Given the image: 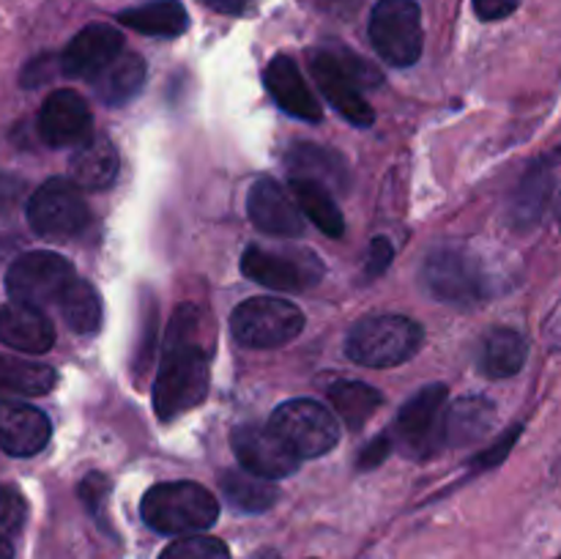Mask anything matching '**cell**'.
<instances>
[{
	"label": "cell",
	"mask_w": 561,
	"mask_h": 559,
	"mask_svg": "<svg viewBox=\"0 0 561 559\" xmlns=\"http://www.w3.org/2000/svg\"><path fill=\"white\" fill-rule=\"evenodd\" d=\"M197 305H181L170 321L164 354L153 381V409L170 422L206 400L211 381V327Z\"/></svg>",
	"instance_id": "obj_1"
},
{
	"label": "cell",
	"mask_w": 561,
	"mask_h": 559,
	"mask_svg": "<svg viewBox=\"0 0 561 559\" xmlns=\"http://www.w3.org/2000/svg\"><path fill=\"white\" fill-rule=\"evenodd\" d=\"M140 513L159 535H197L219 518V502L201 482H157L142 497Z\"/></svg>",
	"instance_id": "obj_2"
},
{
	"label": "cell",
	"mask_w": 561,
	"mask_h": 559,
	"mask_svg": "<svg viewBox=\"0 0 561 559\" xmlns=\"http://www.w3.org/2000/svg\"><path fill=\"white\" fill-rule=\"evenodd\" d=\"M422 327L405 316L362 318L345 338V354L365 367H394L420 351Z\"/></svg>",
	"instance_id": "obj_3"
},
{
	"label": "cell",
	"mask_w": 561,
	"mask_h": 559,
	"mask_svg": "<svg viewBox=\"0 0 561 559\" xmlns=\"http://www.w3.org/2000/svg\"><path fill=\"white\" fill-rule=\"evenodd\" d=\"M447 387L427 384L403 403L394 420L392 438L403 455L427 460L447 447Z\"/></svg>",
	"instance_id": "obj_4"
},
{
	"label": "cell",
	"mask_w": 561,
	"mask_h": 559,
	"mask_svg": "<svg viewBox=\"0 0 561 559\" xmlns=\"http://www.w3.org/2000/svg\"><path fill=\"white\" fill-rule=\"evenodd\" d=\"M422 285L433 299L455 307H474L491 294L482 263L463 247H438L422 266Z\"/></svg>",
	"instance_id": "obj_5"
},
{
	"label": "cell",
	"mask_w": 561,
	"mask_h": 559,
	"mask_svg": "<svg viewBox=\"0 0 561 559\" xmlns=\"http://www.w3.org/2000/svg\"><path fill=\"white\" fill-rule=\"evenodd\" d=\"M241 272L257 285L274 290H307L316 288L327 269L323 261L307 247H247L241 258Z\"/></svg>",
	"instance_id": "obj_6"
},
{
	"label": "cell",
	"mask_w": 561,
	"mask_h": 559,
	"mask_svg": "<svg viewBox=\"0 0 561 559\" xmlns=\"http://www.w3.org/2000/svg\"><path fill=\"white\" fill-rule=\"evenodd\" d=\"M305 329V312L277 296L241 301L230 316V332L247 349H277L296 340Z\"/></svg>",
	"instance_id": "obj_7"
},
{
	"label": "cell",
	"mask_w": 561,
	"mask_h": 559,
	"mask_svg": "<svg viewBox=\"0 0 561 559\" xmlns=\"http://www.w3.org/2000/svg\"><path fill=\"white\" fill-rule=\"evenodd\" d=\"M370 42L387 64L405 69L422 55V11L416 0H378L370 14Z\"/></svg>",
	"instance_id": "obj_8"
},
{
	"label": "cell",
	"mask_w": 561,
	"mask_h": 559,
	"mask_svg": "<svg viewBox=\"0 0 561 559\" xmlns=\"http://www.w3.org/2000/svg\"><path fill=\"white\" fill-rule=\"evenodd\" d=\"M77 280L75 266L58 252L36 250L16 258L5 272V290L14 301L31 307L58 305L64 290Z\"/></svg>",
	"instance_id": "obj_9"
},
{
	"label": "cell",
	"mask_w": 561,
	"mask_h": 559,
	"mask_svg": "<svg viewBox=\"0 0 561 559\" xmlns=\"http://www.w3.org/2000/svg\"><path fill=\"white\" fill-rule=\"evenodd\" d=\"M268 427L299 458H321L340 438V427L332 411L307 398H296L277 406L272 420H268Z\"/></svg>",
	"instance_id": "obj_10"
},
{
	"label": "cell",
	"mask_w": 561,
	"mask_h": 559,
	"mask_svg": "<svg viewBox=\"0 0 561 559\" xmlns=\"http://www.w3.org/2000/svg\"><path fill=\"white\" fill-rule=\"evenodd\" d=\"M91 219L80 186L69 179H49L27 201V223L42 239H71Z\"/></svg>",
	"instance_id": "obj_11"
},
{
	"label": "cell",
	"mask_w": 561,
	"mask_h": 559,
	"mask_svg": "<svg viewBox=\"0 0 561 559\" xmlns=\"http://www.w3.org/2000/svg\"><path fill=\"white\" fill-rule=\"evenodd\" d=\"M230 447H233L241 469L266 477V480H279L299 469V455L268 425H257V422L236 425L230 433Z\"/></svg>",
	"instance_id": "obj_12"
},
{
	"label": "cell",
	"mask_w": 561,
	"mask_h": 559,
	"mask_svg": "<svg viewBox=\"0 0 561 559\" xmlns=\"http://www.w3.org/2000/svg\"><path fill=\"white\" fill-rule=\"evenodd\" d=\"M38 135L53 148H80L93 137V115L85 99L71 88L47 96L38 110Z\"/></svg>",
	"instance_id": "obj_13"
},
{
	"label": "cell",
	"mask_w": 561,
	"mask_h": 559,
	"mask_svg": "<svg viewBox=\"0 0 561 559\" xmlns=\"http://www.w3.org/2000/svg\"><path fill=\"white\" fill-rule=\"evenodd\" d=\"M307 69H310L312 80L318 82L323 96L329 99V104H332L345 121H351L354 126H373L376 113H373V107L367 104V99L362 96V88L351 80L348 71H345L343 66H340V60L334 58L332 49H310V53H307Z\"/></svg>",
	"instance_id": "obj_14"
},
{
	"label": "cell",
	"mask_w": 561,
	"mask_h": 559,
	"mask_svg": "<svg viewBox=\"0 0 561 559\" xmlns=\"http://www.w3.org/2000/svg\"><path fill=\"white\" fill-rule=\"evenodd\" d=\"M247 214H250L252 225L268 236H299L305 230V217H301L294 192L268 175L252 184L250 197H247Z\"/></svg>",
	"instance_id": "obj_15"
},
{
	"label": "cell",
	"mask_w": 561,
	"mask_h": 559,
	"mask_svg": "<svg viewBox=\"0 0 561 559\" xmlns=\"http://www.w3.org/2000/svg\"><path fill=\"white\" fill-rule=\"evenodd\" d=\"M124 53V36H121L115 27L102 25H88L77 33L69 42V47L60 55V71L66 77H85V80H93V77L102 75L110 64H113L118 55Z\"/></svg>",
	"instance_id": "obj_16"
},
{
	"label": "cell",
	"mask_w": 561,
	"mask_h": 559,
	"mask_svg": "<svg viewBox=\"0 0 561 559\" xmlns=\"http://www.w3.org/2000/svg\"><path fill=\"white\" fill-rule=\"evenodd\" d=\"M49 433H53V425L36 406L0 400V449L14 458H31L47 447Z\"/></svg>",
	"instance_id": "obj_17"
},
{
	"label": "cell",
	"mask_w": 561,
	"mask_h": 559,
	"mask_svg": "<svg viewBox=\"0 0 561 559\" xmlns=\"http://www.w3.org/2000/svg\"><path fill=\"white\" fill-rule=\"evenodd\" d=\"M263 82H266V91L272 93L283 113L299 121H312V124L323 118V107L318 104L316 93L310 91L294 58H288V55L272 58V64L263 71Z\"/></svg>",
	"instance_id": "obj_18"
},
{
	"label": "cell",
	"mask_w": 561,
	"mask_h": 559,
	"mask_svg": "<svg viewBox=\"0 0 561 559\" xmlns=\"http://www.w3.org/2000/svg\"><path fill=\"white\" fill-rule=\"evenodd\" d=\"M0 343L25 354H44L55 343V327L38 307L5 305L0 307Z\"/></svg>",
	"instance_id": "obj_19"
},
{
	"label": "cell",
	"mask_w": 561,
	"mask_h": 559,
	"mask_svg": "<svg viewBox=\"0 0 561 559\" xmlns=\"http://www.w3.org/2000/svg\"><path fill=\"white\" fill-rule=\"evenodd\" d=\"M553 197V168L551 162H535L520 179L513 201H510V223L518 230L535 228L546 214Z\"/></svg>",
	"instance_id": "obj_20"
},
{
	"label": "cell",
	"mask_w": 561,
	"mask_h": 559,
	"mask_svg": "<svg viewBox=\"0 0 561 559\" xmlns=\"http://www.w3.org/2000/svg\"><path fill=\"white\" fill-rule=\"evenodd\" d=\"M69 175L82 190H107L118 175V151L113 140L93 135L69 159Z\"/></svg>",
	"instance_id": "obj_21"
},
{
	"label": "cell",
	"mask_w": 561,
	"mask_h": 559,
	"mask_svg": "<svg viewBox=\"0 0 561 559\" xmlns=\"http://www.w3.org/2000/svg\"><path fill=\"white\" fill-rule=\"evenodd\" d=\"M290 179H310L329 190H345L348 186V168L343 157L332 148L312 146V142H296L285 157Z\"/></svg>",
	"instance_id": "obj_22"
},
{
	"label": "cell",
	"mask_w": 561,
	"mask_h": 559,
	"mask_svg": "<svg viewBox=\"0 0 561 559\" xmlns=\"http://www.w3.org/2000/svg\"><path fill=\"white\" fill-rule=\"evenodd\" d=\"M118 22L124 27L142 33V36L173 38L190 27V14H186L179 0H153V3L121 11Z\"/></svg>",
	"instance_id": "obj_23"
},
{
	"label": "cell",
	"mask_w": 561,
	"mask_h": 559,
	"mask_svg": "<svg viewBox=\"0 0 561 559\" xmlns=\"http://www.w3.org/2000/svg\"><path fill=\"white\" fill-rule=\"evenodd\" d=\"M93 91L107 107H121L137 96V91L146 82V60L137 53H121L107 69L99 77H93Z\"/></svg>",
	"instance_id": "obj_24"
},
{
	"label": "cell",
	"mask_w": 561,
	"mask_h": 559,
	"mask_svg": "<svg viewBox=\"0 0 561 559\" xmlns=\"http://www.w3.org/2000/svg\"><path fill=\"white\" fill-rule=\"evenodd\" d=\"M222 497L241 513H266L279 499L277 486L266 477H257L247 469H225L219 475Z\"/></svg>",
	"instance_id": "obj_25"
},
{
	"label": "cell",
	"mask_w": 561,
	"mask_h": 559,
	"mask_svg": "<svg viewBox=\"0 0 561 559\" xmlns=\"http://www.w3.org/2000/svg\"><path fill=\"white\" fill-rule=\"evenodd\" d=\"M493 409L491 400L485 398H460L458 403L449 406L447 411V447H469L477 444L493 425Z\"/></svg>",
	"instance_id": "obj_26"
},
{
	"label": "cell",
	"mask_w": 561,
	"mask_h": 559,
	"mask_svg": "<svg viewBox=\"0 0 561 559\" xmlns=\"http://www.w3.org/2000/svg\"><path fill=\"white\" fill-rule=\"evenodd\" d=\"M288 190L294 192L301 214H305L318 230H323V233L332 236V239H340V236L345 233V217L337 208V203H334L329 186L310 179H290Z\"/></svg>",
	"instance_id": "obj_27"
},
{
	"label": "cell",
	"mask_w": 561,
	"mask_h": 559,
	"mask_svg": "<svg viewBox=\"0 0 561 559\" xmlns=\"http://www.w3.org/2000/svg\"><path fill=\"white\" fill-rule=\"evenodd\" d=\"M529 356V345H526L524 334L515 329H493L482 343L480 365L488 378H510L520 373Z\"/></svg>",
	"instance_id": "obj_28"
},
{
	"label": "cell",
	"mask_w": 561,
	"mask_h": 559,
	"mask_svg": "<svg viewBox=\"0 0 561 559\" xmlns=\"http://www.w3.org/2000/svg\"><path fill=\"white\" fill-rule=\"evenodd\" d=\"M329 400H332L340 420H343L351 431H359V427L381 409L383 395L365 381H337L329 387Z\"/></svg>",
	"instance_id": "obj_29"
},
{
	"label": "cell",
	"mask_w": 561,
	"mask_h": 559,
	"mask_svg": "<svg viewBox=\"0 0 561 559\" xmlns=\"http://www.w3.org/2000/svg\"><path fill=\"white\" fill-rule=\"evenodd\" d=\"M58 381L49 365L0 354V395H47Z\"/></svg>",
	"instance_id": "obj_30"
},
{
	"label": "cell",
	"mask_w": 561,
	"mask_h": 559,
	"mask_svg": "<svg viewBox=\"0 0 561 559\" xmlns=\"http://www.w3.org/2000/svg\"><path fill=\"white\" fill-rule=\"evenodd\" d=\"M58 310L64 321L69 323L71 332L77 334H93L102 327V299H99L96 288L85 280H75L69 288L64 290L58 301Z\"/></svg>",
	"instance_id": "obj_31"
},
{
	"label": "cell",
	"mask_w": 561,
	"mask_h": 559,
	"mask_svg": "<svg viewBox=\"0 0 561 559\" xmlns=\"http://www.w3.org/2000/svg\"><path fill=\"white\" fill-rule=\"evenodd\" d=\"M159 559H230V551L217 537L186 535L181 540L170 543Z\"/></svg>",
	"instance_id": "obj_32"
},
{
	"label": "cell",
	"mask_w": 561,
	"mask_h": 559,
	"mask_svg": "<svg viewBox=\"0 0 561 559\" xmlns=\"http://www.w3.org/2000/svg\"><path fill=\"white\" fill-rule=\"evenodd\" d=\"M27 518V502L14 486L0 482V529L20 532Z\"/></svg>",
	"instance_id": "obj_33"
},
{
	"label": "cell",
	"mask_w": 561,
	"mask_h": 559,
	"mask_svg": "<svg viewBox=\"0 0 561 559\" xmlns=\"http://www.w3.org/2000/svg\"><path fill=\"white\" fill-rule=\"evenodd\" d=\"M332 53H334V58L340 60V66L348 71V77L356 82V85H359V88H378V85H381V80H383L381 71H378L376 66L367 64L365 58H359V55L351 53V49H345V47H332Z\"/></svg>",
	"instance_id": "obj_34"
},
{
	"label": "cell",
	"mask_w": 561,
	"mask_h": 559,
	"mask_svg": "<svg viewBox=\"0 0 561 559\" xmlns=\"http://www.w3.org/2000/svg\"><path fill=\"white\" fill-rule=\"evenodd\" d=\"M107 493H110V480L104 475H99V471H93V475H88L85 480L80 482L82 504H85V510L99 521V524H104L102 507H104V499H107Z\"/></svg>",
	"instance_id": "obj_35"
},
{
	"label": "cell",
	"mask_w": 561,
	"mask_h": 559,
	"mask_svg": "<svg viewBox=\"0 0 561 559\" xmlns=\"http://www.w3.org/2000/svg\"><path fill=\"white\" fill-rule=\"evenodd\" d=\"M518 436H520V425H513V427H507V431H504L502 436H499L496 442L491 444V447H488V449H482V453L477 455V460H474V469H493V466H499V464H502V460L507 458V453H510V449L515 447V442H518Z\"/></svg>",
	"instance_id": "obj_36"
},
{
	"label": "cell",
	"mask_w": 561,
	"mask_h": 559,
	"mask_svg": "<svg viewBox=\"0 0 561 559\" xmlns=\"http://www.w3.org/2000/svg\"><path fill=\"white\" fill-rule=\"evenodd\" d=\"M392 244H389L383 236H376L370 244V252H367V263H365V277H378V274L387 272L392 266Z\"/></svg>",
	"instance_id": "obj_37"
},
{
	"label": "cell",
	"mask_w": 561,
	"mask_h": 559,
	"mask_svg": "<svg viewBox=\"0 0 561 559\" xmlns=\"http://www.w3.org/2000/svg\"><path fill=\"white\" fill-rule=\"evenodd\" d=\"M392 444H394L392 431L383 433V436H378V438H373V442L362 449L356 466H359V469H373V466H378L383 458H387V455H392Z\"/></svg>",
	"instance_id": "obj_38"
},
{
	"label": "cell",
	"mask_w": 561,
	"mask_h": 559,
	"mask_svg": "<svg viewBox=\"0 0 561 559\" xmlns=\"http://www.w3.org/2000/svg\"><path fill=\"white\" fill-rule=\"evenodd\" d=\"M520 0H474V11L480 20L493 22V20H504V16L513 14L518 9Z\"/></svg>",
	"instance_id": "obj_39"
},
{
	"label": "cell",
	"mask_w": 561,
	"mask_h": 559,
	"mask_svg": "<svg viewBox=\"0 0 561 559\" xmlns=\"http://www.w3.org/2000/svg\"><path fill=\"white\" fill-rule=\"evenodd\" d=\"M22 192H25V181H22L20 175L0 173V212L14 206L22 197Z\"/></svg>",
	"instance_id": "obj_40"
},
{
	"label": "cell",
	"mask_w": 561,
	"mask_h": 559,
	"mask_svg": "<svg viewBox=\"0 0 561 559\" xmlns=\"http://www.w3.org/2000/svg\"><path fill=\"white\" fill-rule=\"evenodd\" d=\"M47 66H49V58L31 60V64H27V69H25V75H22V85H25V88L42 85V80H47V77H49Z\"/></svg>",
	"instance_id": "obj_41"
},
{
	"label": "cell",
	"mask_w": 561,
	"mask_h": 559,
	"mask_svg": "<svg viewBox=\"0 0 561 559\" xmlns=\"http://www.w3.org/2000/svg\"><path fill=\"white\" fill-rule=\"evenodd\" d=\"M208 9L222 11V14H241L250 5V0H203Z\"/></svg>",
	"instance_id": "obj_42"
},
{
	"label": "cell",
	"mask_w": 561,
	"mask_h": 559,
	"mask_svg": "<svg viewBox=\"0 0 561 559\" xmlns=\"http://www.w3.org/2000/svg\"><path fill=\"white\" fill-rule=\"evenodd\" d=\"M0 559H14V546L3 535H0Z\"/></svg>",
	"instance_id": "obj_43"
},
{
	"label": "cell",
	"mask_w": 561,
	"mask_h": 559,
	"mask_svg": "<svg viewBox=\"0 0 561 559\" xmlns=\"http://www.w3.org/2000/svg\"><path fill=\"white\" fill-rule=\"evenodd\" d=\"M250 559H283V557H279V554L274 551V548H261V551L252 554Z\"/></svg>",
	"instance_id": "obj_44"
},
{
	"label": "cell",
	"mask_w": 561,
	"mask_h": 559,
	"mask_svg": "<svg viewBox=\"0 0 561 559\" xmlns=\"http://www.w3.org/2000/svg\"><path fill=\"white\" fill-rule=\"evenodd\" d=\"M557 223H559V228H561V192H559V201H557Z\"/></svg>",
	"instance_id": "obj_45"
},
{
	"label": "cell",
	"mask_w": 561,
	"mask_h": 559,
	"mask_svg": "<svg viewBox=\"0 0 561 559\" xmlns=\"http://www.w3.org/2000/svg\"><path fill=\"white\" fill-rule=\"evenodd\" d=\"M559 559H561V557H559Z\"/></svg>",
	"instance_id": "obj_46"
}]
</instances>
